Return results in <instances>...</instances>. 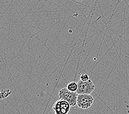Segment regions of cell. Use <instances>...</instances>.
<instances>
[{"label": "cell", "mask_w": 129, "mask_h": 114, "mask_svg": "<svg viewBox=\"0 0 129 114\" xmlns=\"http://www.w3.org/2000/svg\"><path fill=\"white\" fill-rule=\"evenodd\" d=\"M78 94L76 92H72L67 88L60 89L59 92V97L60 99H63L68 102L72 106L77 105Z\"/></svg>", "instance_id": "6da1fadb"}, {"label": "cell", "mask_w": 129, "mask_h": 114, "mask_svg": "<svg viewBox=\"0 0 129 114\" xmlns=\"http://www.w3.org/2000/svg\"><path fill=\"white\" fill-rule=\"evenodd\" d=\"M78 88L76 92L78 94H90L95 89V86L90 79L87 81H82L81 80H79L78 82Z\"/></svg>", "instance_id": "7a4b0ae2"}, {"label": "cell", "mask_w": 129, "mask_h": 114, "mask_svg": "<svg viewBox=\"0 0 129 114\" xmlns=\"http://www.w3.org/2000/svg\"><path fill=\"white\" fill-rule=\"evenodd\" d=\"M94 102V98L90 94H78L77 105L82 109H87L91 107Z\"/></svg>", "instance_id": "3957f363"}, {"label": "cell", "mask_w": 129, "mask_h": 114, "mask_svg": "<svg viewBox=\"0 0 129 114\" xmlns=\"http://www.w3.org/2000/svg\"><path fill=\"white\" fill-rule=\"evenodd\" d=\"M70 106L68 101L59 99L54 103L53 109L55 114H68L70 110Z\"/></svg>", "instance_id": "277c9868"}, {"label": "cell", "mask_w": 129, "mask_h": 114, "mask_svg": "<svg viewBox=\"0 0 129 114\" xmlns=\"http://www.w3.org/2000/svg\"><path fill=\"white\" fill-rule=\"evenodd\" d=\"M12 93V92L9 89H2L0 93V99H4L7 98L9 95H10Z\"/></svg>", "instance_id": "5b68a950"}, {"label": "cell", "mask_w": 129, "mask_h": 114, "mask_svg": "<svg viewBox=\"0 0 129 114\" xmlns=\"http://www.w3.org/2000/svg\"><path fill=\"white\" fill-rule=\"evenodd\" d=\"M67 88L72 92H76L78 88V83L75 82H71L69 83L67 86Z\"/></svg>", "instance_id": "8992f818"}, {"label": "cell", "mask_w": 129, "mask_h": 114, "mask_svg": "<svg viewBox=\"0 0 129 114\" xmlns=\"http://www.w3.org/2000/svg\"><path fill=\"white\" fill-rule=\"evenodd\" d=\"M80 80L82 81H87L90 80V78L87 74H82L80 76Z\"/></svg>", "instance_id": "52a82bcc"}]
</instances>
